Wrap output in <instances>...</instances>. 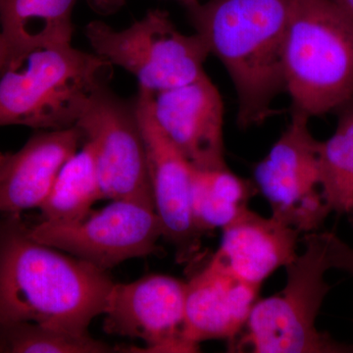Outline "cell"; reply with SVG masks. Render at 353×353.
Wrapping results in <instances>:
<instances>
[{
  "label": "cell",
  "instance_id": "obj_21",
  "mask_svg": "<svg viewBox=\"0 0 353 353\" xmlns=\"http://www.w3.org/2000/svg\"><path fill=\"white\" fill-rule=\"evenodd\" d=\"M329 260L331 268L340 269L353 275V248L333 232L330 238Z\"/></svg>",
  "mask_w": 353,
  "mask_h": 353
},
{
  "label": "cell",
  "instance_id": "obj_1",
  "mask_svg": "<svg viewBox=\"0 0 353 353\" xmlns=\"http://www.w3.org/2000/svg\"><path fill=\"white\" fill-rule=\"evenodd\" d=\"M113 285L108 272L34 240L20 215L0 221V328L32 322L88 334Z\"/></svg>",
  "mask_w": 353,
  "mask_h": 353
},
{
  "label": "cell",
  "instance_id": "obj_14",
  "mask_svg": "<svg viewBox=\"0 0 353 353\" xmlns=\"http://www.w3.org/2000/svg\"><path fill=\"white\" fill-rule=\"evenodd\" d=\"M260 285L234 277L208 263L187 283L185 338L192 352L203 341L240 336L259 301Z\"/></svg>",
  "mask_w": 353,
  "mask_h": 353
},
{
  "label": "cell",
  "instance_id": "obj_9",
  "mask_svg": "<svg viewBox=\"0 0 353 353\" xmlns=\"http://www.w3.org/2000/svg\"><path fill=\"white\" fill-rule=\"evenodd\" d=\"M310 118L292 112L281 138L254 168L257 187L272 216L301 233L314 232L330 214L320 190V143L309 130Z\"/></svg>",
  "mask_w": 353,
  "mask_h": 353
},
{
  "label": "cell",
  "instance_id": "obj_6",
  "mask_svg": "<svg viewBox=\"0 0 353 353\" xmlns=\"http://www.w3.org/2000/svg\"><path fill=\"white\" fill-rule=\"evenodd\" d=\"M85 37L95 54L126 70L136 77L139 88L152 94L187 85L206 74L208 46L196 32L179 31L163 9H150L120 31L92 21L85 26Z\"/></svg>",
  "mask_w": 353,
  "mask_h": 353
},
{
  "label": "cell",
  "instance_id": "obj_18",
  "mask_svg": "<svg viewBox=\"0 0 353 353\" xmlns=\"http://www.w3.org/2000/svg\"><path fill=\"white\" fill-rule=\"evenodd\" d=\"M73 155L55 179L50 194L39 209L43 221L58 223L78 222L92 212L102 192L94 148L87 141Z\"/></svg>",
  "mask_w": 353,
  "mask_h": 353
},
{
  "label": "cell",
  "instance_id": "obj_11",
  "mask_svg": "<svg viewBox=\"0 0 353 353\" xmlns=\"http://www.w3.org/2000/svg\"><path fill=\"white\" fill-rule=\"evenodd\" d=\"M134 102L163 238L175 248L176 261L187 263L199 254L202 238L194 226L190 206L194 167L157 124L150 92L139 88Z\"/></svg>",
  "mask_w": 353,
  "mask_h": 353
},
{
  "label": "cell",
  "instance_id": "obj_10",
  "mask_svg": "<svg viewBox=\"0 0 353 353\" xmlns=\"http://www.w3.org/2000/svg\"><path fill=\"white\" fill-rule=\"evenodd\" d=\"M185 296L187 283L162 274L114 284L104 332L143 341L139 352H192L185 338Z\"/></svg>",
  "mask_w": 353,
  "mask_h": 353
},
{
  "label": "cell",
  "instance_id": "obj_16",
  "mask_svg": "<svg viewBox=\"0 0 353 353\" xmlns=\"http://www.w3.org/2000/svg\"><path fill=\"white\" fill-rule=\"evenodd\" d=\"M79 0H0V75L34 51L72 44Z\"/></svg>",
  "mask_w": 353,
  "mask_h": 353
},
{
  "label": "cell",
  "instance_id": "obj_23",
  "mask_svg": "<svg viewBox=\"0 0 353 353\" xmlns=\"http://www.w3.org/2000/svg\"><path fill=\"white\" fill-rule=\"evenodd\" d=\"M353 21V0H334Z\"/></svg>",
  "mask_w": 353,
  "mask_h": 353
},
{
  "label": "cell",
  "instance_id": "obj_3",
  "mask_svg": "<svg viewBox=\"0 0 353 353\" xmlns=\"http://www.w3.org/2000/svg\"><path fill=\"white\" fill-rule=\"evenodd\" d=\"M292 112L308 118L353 97V21L334 0H292L283 55Z\"/></svg>",
  "mask_w": 353,
  "mask_h": 353
},
{
  "label": "cell",
  "instance_id": "obj_17",
  "mask_svg": "<svg viewBox=\"0 0 353 353\" xmlns=\"http://www.w3.org/2000/svg\"><path fill=\"white\" fill-rule=\"evenodd\" d=\"M256 192L250 181L224 168L192 171L190 206L201 236L233 222L248 208Z\"/></svg>",
  "mask_w": 353,
  "mask_h": 353
},
{
  "label": "cell",
  "instance_id": "obj_15",
  "mask_svg": "<svg viewBox=\"0 0 353 353\" xmlns=\"http://www.w3.org/2000/svg\"><path fill=\"white\" fill-rule=\"evenodd\" d=\"M222 241L209 261L250 284L260 285L297 256L301 232L275 217L246 209L223 228Z\"/></svg>",
  "mask_w": 353,
  "mask_h": 353
},
{
  "label": "cell",
  "instance_id": "obj_19",
  "mask_svg": "<svg viewBox=\"0 0 353 353\" xmlns=\"http://www.w3.org/2000/svg\"><path fill=\"white\" fill-rule=\"evenodd\" d=\"M320 190L330 212L353 219V109L341 116L333 136L320 143Z\"/></svg>",
  "mask_w": 353,
  "mask_h": 353
},
{
  "label": "cell",
  "instance_id": "obj_2",
  "mask_svg": "<svg viewBox=\"0 0 353 353\" xmlns=\"http://www.w3.org/2000/svg\"><path fill=\"white\" fill-rule=\"evenodd\" d=\"M292 0H209L188 10L209 53L224 65L238 97L236 124L260 126L279 112Z\"/></svg>",
  "mask_w": 353,
  "mask_h": 353
},
{
  "label": "cell",
  "instance_id": "obj_20",
  "mask_svg": "<svg viewBox=\"0 0 353 353\" xmlns=\"http://www.w3.org/2000/svg\"><path fill=\"white\" fill-rule=\"evenodd\" d=\"M114 348L90 334L78 336L32 322L0 328V352L108 353Z\"/></svg>",
  "mask_w": 353,
  "mask_h": 353
},
{
  "label": "cell",
  "instance_id": "obj_22",
  "mask_svg": "<svg viewBox=\"0 0 353 353\" xmlns=\"http://www.w3.org/2000/svg\"><path fill=\"white\" fill-rule=\"evenodd\" d=\"M88 7L101 16L117 13L127 3L128 0H85ZM185 6L187 10L199 4V0H174Z\"/></svg>",
  "mask_w": 353,
  "mask_h": 353
},
{
  "label": "cell",
  "instance_id": "obj_7",
  "mask_svg": "<svg viewBox=\"0 0 353 353\" xmlns=\"http://www.w3.org/2000/svg\"><path fill=\"white\" fill-rule=\"evenodd\" d=\"M76 127L94 148L102 199L136 201L154 208L134 99H121L104 85L88 102Z\"/></svg>",
  "mask_w": 353,
  "mask_h": 353
},
{
  "label": "cell",
  "instance_id": "obj_4",
  "mask_svg": "<svg viewBox=\"0 0 353 353\" xmlns=\"http://www.w3.org/2000/svg\"><path fill=\"white\" fill-rule=\"evenodd\" d=\"M112 76L110 62L72 44L34 51L20 67L0 75V127H75L95 92Z\"/></svg>",
  "mask_w": 353,
  "mask_h": 353
},
{
  "label": "cell",
  "instance_id": "obj_8",
  "mask_svg": "<svg viewBox=\"0 0 353 353\" xmlns=\"http://www.w3.org/2000/svg\"><path fill=\"white\" fill-rule=\"evenodd\" d=\"M29 233L39 243L106 272L127 260L157 253L158 241L163 238L155 209L131 201H112L78 222L41 221L29 228Z\"/></svg>",
  "mask_w": 353,
  "mask_h": 353
},
{
  "label": "cell",
  "instance_id": "obj_13",
  "mask_svg": "<svg viewBox=\"0 0 353 353\" xmlns=\"http://www.w3.org/2000/svg\"><path fill=\"white\" fill-rule=\"evenodd\" d=\"M83 141L78 127L39 131L16 152H0V212L39 208L64 164Z\"/></svg>",
  "mask_w": 353,
  "mask_h": 353
},
{
  "label": "cell",
  "instance_id": "obj_12",
  "mask_svg": "<svg viewBox=\"0 0 353 353\" xmlns=\"http://www.w3.org/2000/svg\"><path fill=\"white\" fill-rule=\"evenodd\" d=\"M157 124L194 168L227 167L224 157V103L206 74L194 82L150 92Z\"/></svg>",
  "mask_w": 353,
  "mask_h": 353
},
{
  "label": "cell",
  "instance_id": "obj_5",
  "mask_svg": "<svg viewBox=\"0 0 353 353\" xmlns=\"http://www.w3.org/2000/svg\"><path fill=\"white\" fill-rule=\"evenodd\" d=\"M332 232H310L303 252L285 266L287 284L280 294L254 303L234 350L255 353H347L353 347L316 328L322 304L331 290L325 281Z\"/></svg>",
  "mask_w": 353,
  "mask_h": 353
}]
</instances>
